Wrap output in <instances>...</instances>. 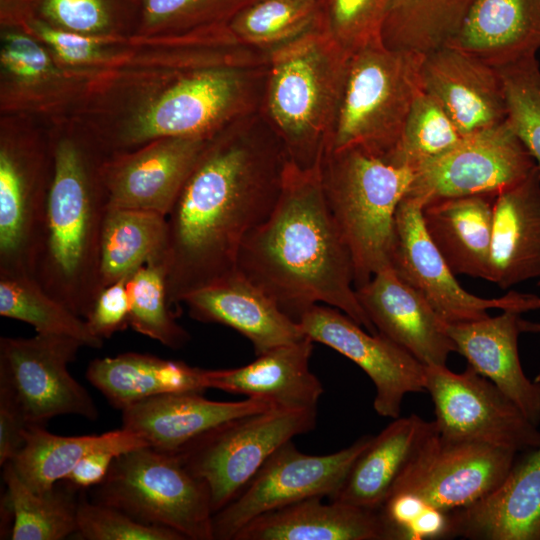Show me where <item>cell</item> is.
I'll list each match as a JSON object with an SVG mask.
<instances>
[{
	"label": "cell",
	"instance_id": "cell-35",
	"mask_svg": "<svg viewBox=\"0 0 540 540\" xmlns=\"http://www.w3.org/2000/svg\"><path fill=\"white\" fill-rule=\"evenodd\" d=\"M475 0H390L382 32L392 49L427 54L459 31Z\"/></svg>",
	"mask_w": 540,
	"mask_h": 540
},
{
	"label": "cell",
	"instance_id": "cell-41",
	"mask_svg": "<svg viewBox=\"0 0 540 540\" xmlns=\"http://www.w3.org/2000/svg\"><path fill=\"white\" fill-rule=\"evenodd\" d=\"M503 80L507 120L540 167V64L529 56L498 68Z\"/></svg>",
	"mask_w": 540,
	"mask_h": 540
},
{
	"label": "cell",
	"instance_id": "cell-9",
	"mask_svg": "<svg viewBox=\"0 0 540 540\" xmlns=\"http://www.w3.org/2000/svg\"><path fill=\"white\" fill-rule=\"evenodd\" d=\"M255 68L225 63L182 77L135 117L120 145L169 137L210 139L223 124L253 107Z\"/></svg>",
	"mask_w": 540,
	"mask_h": 540
},
{
	"label": "cell",
	"instance_id": "cell-12",
	"mask_svg": "<svg viewBox=\"0 0 540 540\" xmlns=\"http://www.w3.org/2000/svg\"><path fill=\"white\" fill-rule=\"evenodd\" d=\"M516 454L485 443L449 439L436 429L414 452L389 495L412 494L430 507L452 512L497 489Z\"/></svg>",
	"mask_w": 540,
	"mask_h": 540
},
{
	"label": "cell",
	"instance_id": "cell-42",
	"mask_svg": "<svg viewBox=\"0 0 540 540\" xmlns=\"http://www.w3.org/2000/svg\"><path fill=\"white\" fill-rule=\"evenodd\" d=\"M51 26L85 35L102 34L134 15L137 0H34V13Z\"/></svg>",
	"mask_w": 540,
	"mask_h": 540
},
{
	"label": "cell",
	"instance_id": "cell-18",
	"mask_svg": "<svg viewBox=\"0 0 540 540\" xmlns=\"http://www.w3.org/2000/svg\"><path fill=\"white\" fill-rule=\"evenodd\" d=\"M210 139L169 137L107 159L104 178L109 208L167 216Z\"/></svg>",
	"mask_w": 540,
	"mask_h": 540
},
{
	"label": "cell",
	"instance_id": "cell-45",
	"mask_svg": "<svg viewBox=\"0 0 540 540\" xmlns=\"http://www.w3.org/2000/svg\"><path fill=\"white\" fill-rule=\"evenodd\" d=\"M128 278L129 276L122 277L104 287L85 319L90 331L103 340L130 326Z\"/></svg>",
	"mask_w": 540,
	"mask_h": 540
},
{
	"label": "cell",
	"instance_id": "cell-34",
	"mask_svg": "<svg viewBox=\"0 0 540 540\" xmlns=\"http://www.w3.org/2000/svg\"><path fill=\"white\" fill-rule=\"evenodd\" d=\"M6 494L2 506L12 520L13 540H62L74 535L77 527L76 489L65 480L45 493L31 490L11 463L3 465Z\"/></svg>",
	"mask_w": 540,
	"mask_h": 540
},
{
	"label": "cell",
	"instance_id": "cell-19",
	"mask_svg": "<svg viewBox=\"0 0 540 540\" xmlns=\"http://www.w3.org/2000/svg\"><path fill=\"white\" fill-rule=\"evenodd\" d=\"M422 83L463 137L507 120L499 69L459 48L446 44L424 54Z\"/></svg>",
	"mask_w": 540,
	"mask_h": 540
},
{
	"label": "cell",
	"instance_id": "cell-27",
	"mask_svg": "<svg viewBox=\"0 0 540 540\" xmlns=\"http://www.w3.org/2000/svg\"><path fill=\"white\" fill-rule=\"evenodd\" d=\"M311 497L262 514L233 540H386L378 510Z\"/></svg>",
	"mask_w": 540,
	"mask_h": 540
},
{
	"label": "cell",
	"instance_id": "cell-31",
	"mask_svg": "<svg viewBox=\"0 0 540 540\" xmlns=\"http://www.w3.org/2000/svg\"><path fill=\"white\" fill-rule=\"evenodd\" d=\"M86 378L120 410L158 395L206 389L204 369L135 352L94 359Z\"/></svg>",
	"mask_w": 540,
	"mask_h": 540
},
{
	"label": "cell",
	"instance_id": "cell-43",
	"mask_svg": "<svg viewBox=\"0 0 540 540\" xmlns=\"http://www.w3.org/2000/svg\"><path fill=\"white\" fill-rule=\"evenodd\" d=\"M390 0H323L322 21L348 53L382 41Z\"/></svg>",
	"mask_w": 540,
	"mask_h": 540
},
{
	"label": "cell",
	"instance_id": "cell-20",
	"mask_svg": "<svg viewBox=\"0 0 540 540\" xmlns=\"http://www.w3.org/2000/svg\"><path fill=\"white\" fill-rule=\"evenodd\" d=\"M357 298L377 331L424 366H446L456 347L429 302L392 267L356 289Z\"/></svg>",
	"mask_w": 540,
	"mask_h": 540
},
{
	"label": "cell",
	"instance_id": "cell-14",
	"mask_svg": "<svg viewBox=\"0 0 540 540\" xmlns=\"http://www.w3.org/2000/svg\"><path fill=\"white\" fill-rule=\"evenodd\" d=\"M422 203L404 196L395 213L391 266L397 275L417 290L446 324L489 317V309L523 313L540 309V296L509 292L497 298H482L467 292L430 240L423 225Z\"/></svg>",
	"mask_w": 540,
	"mask_h": 540
},
{
	"label": "cell",
	"instance_id": "cell-13",
	"mask_svg": "<svg viewBox=\"0 0 540 540\" xmlns=\"http://www.w3.org/2000/svg\"><path fill=\"white\" fill-rule=\"evenodd\" d=\"M81 347L57 335L0 338V383L11 391L29 426H44L61 415L98 418L93 398L68 370Z\"/></svg>",
	"mask_w": 540,
	"mask_h": 540
},
{
	"label": "cell",
	"instance_id": "cell-44",
	"mask_svg": "<svg viewBox=\"0 0 540 540\" xmlns=\"http://www.w3.org/2000/svg\"><path fill=\"white\" fill-rule=\"evenodd\" d=\"M84 540H185L175 530L137 521L125 512L79 497L75 534Z\"/></svg>",
	"mask_w": 540,
	"mask_h": 540
},
{
	"label": "cell",
	"instance_id": "cell-15",
	"mask_svg": "<svg viewBox=\"0 0 540 540\" xmlns=\"http://www.w3.org/2000/svg\"><path fill=\"white\" fill-rule=\"evenodd\" d=\"M537 166L508 120L464 136L458 144L414 172L406 196L427 203L490 194L526 178Z\"/></svg>",
	"mask_w": 540,
	"mask_h": 540
},
{
	"label": "cell",
	"instance_id": "cell-32",
	"mask_svg": "<svg viewBox=\"0 0 540 540\" xmlns=\"http://www.w3.org/2000/svg\"><path fill=\"white\" fill-rule=\"evenodd\" d=\"M145 446L149 444L141 435L124 428L101 435L59 436L44 426L30 425L22 448L9 463L31 490L45 493L95 450L115 448L125 453Z\"/></svg>",
	"mask_w": 540,
	"mask_h": 540
},
{
	"label": "cell",
	"instance_id": "cell-1",
	"mask_svg": "<svg viewBox=\"0 0 540 540\" xmlns=\"http://www.w3.org/2000/svg\"><path fill=\"white\" fill-rule=\"evenodd\" d=\"M286 159L280 142L247 133L209 141L166 216L170 305L236 271L246 238L275 207Z\"/></svg>",
	"mask_w": 540,
	"mask_h": 540
},
{
	"label": "cell",
	"instance_id": "cell-3",
	"mask_svg": "<svg viewBox=\"0 0 540 540\" xmlns=\"http://www.w3.org/2000/svg\"><path fill=\"white\" fill-rule=\"evenodd\" d=\"M51 177L32 277L53 298L86 319L102 290L100 242L109 197L107 159L73 138L51 148Z\"/></svg>",
	"mask_w": 540,
	"mask_h": 540
},
{
	"label": "cell",
	"instance_id": "cell-17",
	"mask_svg": "<svg viewBox=\"0 0 540 540\" xmlns=\"http://www.w3.org/2000/svg\"><path fill=\"white\" fill-rule=\"evenodd\" d=\"M46 166L35 145L1 144L0 274L32 277L51 177Z\"/></svg>",
	"mask_w": 540,
	"mask_h": 540
},
{
	"label": "cell",
	"instance_id": "cell-16",
	"mask_svg": "<svg viewBox=\"0 0 540 540\" xmlns=\"http://www.w3.org/2000/svg\"><path fill=\"white\" fill-rule=\"evenodd\" d=\"M303 333L356 363L375 386L373 407L381 417L401 416L404 396L426 392L425 366L381 333L372 334L342 311L314 305L299 319Z\"/></svg>",
	"mask_w": 540,
	"mask_h": 540
},
{
	"label": "cell",
	"instance_id": "cell-24",
	"mask_svg": "<svg viewBox=\"0 0 540 540\" xmlns=\"http://www.w3.org/2000/svg\"><path fill=\"white\" fill-rule=\"evenodd\" d=\"M313 341H299L275 347L251 363L232 369H204L206 389L245 395L270 403L275 408L316 409L324 392L310 370Z\"/></svg>",
	"mask_w": 540,
	"mask_h": 540
},
{
	"label": "cell",
	"instance_id": "cell-5",
	"mask_svg": "<svg viewBox=\"0 0 540 540\" xmlns=\"http://www.w3.org/2000/svg\"><path fill=\"white\" fill-rule=\"evenodd\" d=\"M325 199L346 244L359 288L391 266L395 213L413 181V170L355 148L325 153Z\"/></svg>",
	"mask_w": 540,
	"mask_h": 540
},
{
	"label": "cell",
	"instance_id": "cell-39",
	"mask_svg": "<svg viewBox=\"0 0 540 540\" xmlns=\"http://www.w3.org/2000/svg\"><path fill=\"white\" fill-rule=\"evenodd\" d=\"M462 138L441 105L423 90L411 108L396 147L384 161L415 172Z\"/></svg>",
	"mask_w": 540,
	"mask_h": 540
},
{
	"label": "cell",
	"instance_id": "cell-38",
	"mask_svg": "<svg viewBox=\"0 0 540 540\" xmlns=\"http://www.w3.org/2000/svg\"><path fill=\"white\" fill-rule=\"evenodd\" d=\"M255 0H137L139 32L190 36L228 25Z\"/></svg>",
	"mask_w": 540,
	"mask_h": 540
},
{
	"label": "cell",
	"instance_id": "cell-52",
	"mask_svg": "<svg viewBox=\"0 0 540 540\" xmlns=\"http://www.w3.org/2000/svg\"><path fill=\"white\" fill-rule=\"evenodd\" d=\"M519 327H520L521 333L522 332L540 333V322H531V321H527L520 318ZM535 381L540 382V368H539V372L537 376L535 377Z\"/></svg>",
	"mask_w": 540,
	"mask_h": 540
},
{
	"label": "cell",
	"instance_id": "cell-8",
	"mask_svg": "<svg viewBox=\"0 0 540 540\" xmlns=\"http://www.w3.org/2000/svg\"><path fill=\"white\" fill-rule=\"evenodd\" d=\"M317 417V408H271L245 415L213 428L176 455L207 484L215 514L240 493L280 446L313 431Z\"/></svg>",
	"mask_w": 540,
	"mask_h": 540
},
{
	"label": "cell",
	"instance_id": "cell-11",
	"mask_svg": "<svg viewBox=\"0 0 540 540\" xmlns=\"http://www.w3.org/2000/svg\"><path fill=\"white\" fill-rule=\"evenodd\" d=\"M425 390L432 398L440 435L529 452L540 446V431L492 381L470 365L462 373L425 366Z\"/></svg>",
	"mask_w": 540,
	"mask_h": 540
},
{
	"label": "cell",
	"instance_id": "cell-37",
	"mask_svg": "<svg viewBox=\"0 0 540 540\" xmlns=\"http://www.w3.org/2000/svg\"><path fill=\"white\" fill-rule=\"evenodd\" d=\"M322 11L323 0H255L227 26L239 45L269 53L317 26Z\"/></svg>",
	"mask_w": 540,
	"mask_h": 540
},
{
	"label": "cell",
	"instance_id": "cell-48",
	"mask_svg": "<svg viewBox=\"0 0 540 540\" xmlns=\"http://www.w3.org/2000/svg\"><path fill=\"white\" fill-rule=\"evenodd\" d=\"M28 422L7 386L0 383V465L11 461L24 444Z\"/></svg>",
	"mask_w": 540,
	"mask_h": 540
},
{
	"label": "cell",
	"instance_id": "cell-28",
	"mask_svg": "<svg viewBox=\"0 0 540 540\" xmlns=\"http://www.w3.org/2000/svg\"><path fill=\"white\" fill-rule=\"evenodd\" d=\"M496 196L447 198L422 207L426 233L455 275L489 281Z\"/></svg>",
	"mask_w": 540,
	"mask_h": 540
},
{
	"label": "cell",
	"instance_id": "cell-26",
	"mask_svg": "<svg viewBox=\"0 0 540 540\" xmlns=\"http://www.w3.org/2000/svg\"><path fill=\"white\" fill-rule=\"evenodd\" d=\"M540 277V167L495 199L490 282L501 289Z\"/></svg>",
	"mask_w": 540,
	"mask_h": 540
},
{
	"label": "cell",
	"instance_id": "cell-4",
	"mask_svg": "<svg viewBox=\"0 0 540 540\" xmlns=\"http://www.w3.org/2000/svg\"><path fill=\"white\" fill-rule=\"evenodd\" d=\"M349 59L322 20L268 54L266 111L287 157L303 168L329 148Z\"/></svg>",
	"mask_w": 540,
	"mask_h": 540
},
{
	"label": "cell",
	"instance_id": "cell-47",
	"mask_svg": "<svg viewBox=\"0 0 540 540\" xmlns=\"http://www.w3.org/2000/svg\"><path fill=\"white\" fill-rule=\"evenodd\" d=\"M28 25L67 63H87L99 56L102 40L97 36L57 28L35 18Z\"/></svg>",
	"mask_w": 540,
	"mask_h": 540
},
{
	"label": "cell",
	"instance_id": "cell-49",
	"mask_svg": "<svg viewBox=\"0 0 540 540\" xmlns=\"http://www.w3.org/2000/svg\"><path fill=\"white\" fill-rule=\"evenodd\" d=\"M123 454L115 448H103L87 454L64 479L73 488H92L103 481L111 463Z\"/></svg>",
	"mask_w": 540,
	"mask_h": 540
},
{
	"label": "cell",
	"instance_id": "cell-6",
	"mask_svg": "<svg viewBox=\"0 0 540 540\" xmlns=\"http://www.w3.org/2000/svg\"><path fill=\"white\" fill-rule=\"evenodd\" d=\"M424 54L371 43L350 55L339 112L325 153L355 148L385 160L423 91Z\"/></svg>",
	"mask_w": 540,
	"mask_h": 540
},
{
	"label": "cell",
	"instance_id": "cell-46",
	"mask_svg": "<svg viewBox=\"0 0 540 540\" xmlns=\"http://www.w3.org/2000/svg\"><path fill=\"white\" fill-rule=\"evenodd\" d=\"M1 63L12 76L26 82L39 80L51 70L44 49L33 38L16 32L4 37Z\"/></svg>",
	"mask_w": 540,
	"mask_h": 540
},
{
	"label": "cell",
	"instance_id": "cell-30",
	"mask_svg": "<svg viewBox=\"0 0 540 540\" xmlns=\"http://www.w3.org/2000/svg\"><path fill=\"white\" fill-rule=\"evenodd\" d=\"M436 429L435 421L417 414L393 419L373 436L330 500L379 510L414 452Z\"/></svg>",
	"mask_w": 540,
	"mask_h": 540
},
{
	"label": "cell",
	"instance_id": "cell-29",
	"mask_svg": "<svg viewBox=\"0 0 540 540\" xmlns=\"http://www.w3.org/2000/svg\"><path fill=\"white\" fill-rule=\"evenodd\" d=\"M447 44L497 68L537 55L540 0H475Z\"/></svg>",
	"mask_w": 540,
	"mask_h": 540
},
{
	"label": "cell",
	"instance_id": "cell-2",
	"mask_svg": "<svg viewBox=\"0 0 540 540\" xmlns=\"http://www.w3.org/2000/svg\"><path fill=\"white\" fill-rule=\"evenodd\" d=\"M236 270L297 322L325 303L378 333L357 298L353 262L325 199L321 163L303 168L287 157L275 207L246 238Z\"/></svg>",
	"mask_w": 540,
	"mask_h": 540
},
{
	"label": "cell",
	"instance_id": "cell-40",
	"mask_svg": "<svg viewBox=\"0 0 540 540\" xmlns=\"http://www.w3.org/2000/svg\"><path fill=\"white\" fill-rule=\"evenodd\" d=\"M130 297V326L138 333L171 349H180L189 333L179 325L171 310L167 295L166 268L152 261L132 273L127 281Z\"/></svg>",
	"mask_w": 540,
	"mask_h": 540
},
{
	"label": "cell",
	"instance_id": "cell-33",
	"mask_svg": "<svg viewBox=\"0 0 540 540\" xmlns=\"http://www.w3.org/2000/svg\"><path fill=\"white\" fill-rule=\"evenodd\" d=\"M166 247L165 216L138 209L108 208L100 242L101 288L130 276L149 262L164 264Z\"/></svg>",
	"mask_w": 540,
	"mask_h": 540
},
{
	"label": "cell",
	"instance_id": "cell-22",
	"mask_svg": "<svg viewBox=\"0 0 540 540\" xmlns=\"http://www.w3.org/2000/svg\"><path fill=\"white\" fill-rule=\"evenodd\" d=\"M182 303L193 319L238 331L251 342L256 355L307 337L297 321L237 270L191 292Z\"/></svg>",
	"mask_w": 540,
	"mask_h": 540
},
{
	"label": "cell",
	"instance_id": "cell-25",
	"mask_svg": "<svg viewBox=\"0 0 540 540\" xmlns=\"http://www.w3.org/2000/svg\"><path fill=\"white\" fill-rule=\"evenodd\" d=\"M520 313L505 310L495 317L446 324L456 352L492 381L536 425L540 423V382L523 372L518 336Z\"/></svg>",
	"mask_w": 540,
	"mask_h": 540
},
{
	"label": "cell",
	"instance_id": "cell-10",
	"mask_svg": "<svg viewBox=\"0 0 540 540\" xmlns=\"http://www.w3.org/2000/svg\"><path fill=\"white\" fill-rule=\"evenodd\" d=\"M373 436L325 455L299 451L292 440L280 446L240 493L213 515L214 540H233L248 522L267 512L311 497L332 499Z\"/></svg>",
	"mask_w": 540,
	"mask_h": 540
},
{
	"label": "cell",
	"instance_id": "cell-23",
	"mask_svg": "<svg viewBox=\"0 0 540 540\" xmlns=\"http://www.w3.org/2000/svg\"><path fill=\"white\" fill-rule=\"evenodd\" d=\"M450 537L540 540V446L481 500L450 512Z\"/></svg>",
	"mask_w": 540,
	"mask_h": 540
},
{
	"label": "cell",
	"instance_id": "cell-51",
	"mask_svg": "<svg viewBox=\"0 0 540 540\" xmlns=\"http://www.w3.org/2000/svg\"><path fill=\"white\" fill-rule=\"evenodd\" d=\"M33 13L34 0H1L2 20L28 25L34 19Z\"/></svg>",
	"mask_w": 540,
	"mask_h": 540
},
{
	"label": "cell",
	"instance_id": "cell-50",
	"mask_svg": "<svg viewBox=\"0 0 540 540\" xmlns=\"http://www.w3.org/2000/svg\"><path fill=\"white\" fill-rule=\"evenodd\" d=\"M450 537V512L433 507L425 509L409 526L403 540L440 539Z\"/></svg>",
	"mask_w": 540,
	"mask_h": 540
},
{
	"label": "cell",
	"instance_id": "cell-36",
	"mask_svg": "<svg viewBox=\"0 0 540 540\" xmlns=\"http://www.w3.org/2000/svg\"><path fill=\"white\" fill-rule=\"evenodd\" d=\"M0 315L34 327L37 334L77 340L83 347L101 348L84 318L53 298L28 275L0 274Z\"/></svg>",
	"mask_w": 540,
	"mask_h": 540
},
{
	"label": "cell",
	"instance_id": "cell-21",
	"mask_svg": "<svg viewBox=\"0 0 540 540\" xmlns=\"http://www.w3.org/2000/svg\"><path fill=\"white\" fill-rule=\"evenodd\" d=\"M201 393L174 392L134 403L122 410V428L141 435L158 451L176 454L227 421L275 408L256 398L220 402Z\"/></svg>",
	"mask_w": 540,
	"mask_h": 540
},
{
	"label": "cell",
	"instance_id": "cell-7",
	"mask_svg": "<svg viewBox=\"0 0 540 540\" xmlns=\"http://www.w3.org/2000/svg\"><path fill=\"white\" fill-rule=\"evenodd\" d=\"M91 495L93 502L175 530L185 540H214L209 488L176 454L150 446L120 454Z\"/></svg>",
	"mask_w": 540,
	"mask_h": 540
}]
</instances>
